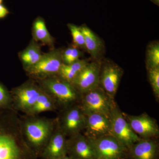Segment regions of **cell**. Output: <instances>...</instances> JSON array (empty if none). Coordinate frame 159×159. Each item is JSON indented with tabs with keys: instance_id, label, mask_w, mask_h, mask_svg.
Segmentation results:
<instances>
[{
	"instance_id": "6da1fadb",
	"label": "cell",
	"mask_w": 159,
	"mask_h": 159,
	"mask_svg": "<svg viewBox=\"0 0 159 159\" xmlns=\"http://www.w3.org/2000/svg\"><path fill=\"white\" fill-rule=\"evenodd\" d=\"M38 159L23 135L19 112L0 110V159Z\"/></svg>"
},
{
	"instance_id": "7a4b0ae2",
	"label": "cell",
	"mask_w": 159,
	"mask_h": 159,
	"mask_svg": "<svg viewBox=\"0 0 159 159\" xmlns=\"http://www.w3.org/2000/svg\"><path fill=\"white\" fill-rule=\"evenodd\" d=\"M22 131L26 142L39 158L51 139L56 120L38 116L20 115Z\"/></svg>"
},
{
	"instance_id": "3957f363",
	"label": "cell",
	"mask_w": 159,
	"mask_h": 159,
	"mask_svg": "<svg viewBox=\"0 0 159 159\" xmlns=\"http://www.w3.org/2000/svg\"><path fill=\"white\" fill-rule=\"evenodd\" d=\"M57 104L58 110L79 103L80 95L70 83L57 75L35 81Z\"/></svg>"
},
{
	"instance_id": "277c9868",
	"label": "cell",
	"mask_w": 159,
	"mask_h": 159,
	"mask_svg": "<svg viewBox=\"0 0 159 159\" xmlns=\"http://www.w3.org/2000/svg\"><path fill=\"white\" fill-rule=\"evenodd\" d=\"M79 104L84 115L96 113L107 116L117 106L100 87L80 95Z\"/></svg>"
},
{
	"instance_id": "5b68a950",
	"label": "cell",
	"mask_w": 159,
	"mask_h": 159,
	"mask_svg": "<svg viewBox=\"0 0 159 159\" xmlns=\"http://www.w3.org/2000/svg\"><path fill=\"white\" fill-rule=\"evenodd\" d=\"M62 50L52 49L43 54L39 62L25 71L29 79L34 81L57 75L62 65Z\"/></svg>"
},
{
	"instance_id": "8992f818",
	"label": "cell",
	"mask_w": 159,
	"mask_h": 159,
	"mask_svg": "<svg viewBox=\"0 0 159 159\" xmlns=\"http://www.w3.org/2000/svg\"><path fill=\"white\" fill-rule=\"evenodd\" d=\"M42 90L37 83L29 79L10 91L12 99V108L18 112L26 114L36 102Z\"/></svg>"
},
{
	"instance_id": "52a82bcc",
	"label": "cell",
	"mask_w": 159,
	"mask_h": 159,
	"mask_svg": "<svg viewBox=\"0 0 159 159\" xmlns=\"http://www.w3.org/2000/svg\"><path fill=\"white\" fill-rule=\"evenodd\" d=\"M56 119L60 128L66 137L80 133L85 128V115L79 103L60 110Z\"/></svg>"
},
{
	"instance_id": "ba28073f",
	"label": "cell",
	"mask_w": 159,
	"mask_h": 159,
	"mask_svg": "<svg viewBox=\"0 0 159 159\" xmlns=\"http://www.w3.org/2000/svg\"><path fill=\"white\" fill-rule=\"evenodd\" d=\"M89 140L93 149L95 159H124L126 158L127 148L111 135Z\"/></svg>"
},
{
	"instance_id": "9c48e42d",
	"label": "cell",
	"mask_w": 159,
	"mask_h": 159,
	"mask_svg": "<svg viewBox=\"0 0 159 159\" xmlns=\"http://www.w3.org/2000/svg\"><path fill=\"white\" fill-rule=\"evenodd\" d=\"M111 120V134L122 145L128 148L140 140L116 106L109 115Z\"/></svg>"
},
{
	"instance_id": "30bf717a",
	"label": "cell",
	"mask_w": 159,
	"mask_h": 159,
	"mask_svg": "<svg viewBox=\"0 0 159 159\" xmlns=\"http://www.w3.org/2000/svg\"><path fill=\"white\" fill-rule=\"evenodd\" d=\"M101 61L89 62L74 78L71 85L81 95L99 87Z\"/></svg>"
},
{
	"instance_id": "8fae6325",
	"label": "cell",
	"mask_w": 159,
	"mask_h": 159,
	"mask_svg": "<svg viewBox=\"0 0 159 159\" xmlns=\"http://www.w3.org/2000/svg\"><path fill=\"white\" fill-rule=\"evenodd\" d=\"M123 74L121 67L109 60L101 61L99 87L114 99Z\"/></svg>"
},
{
	"instance_id": "7c38bea8",
	"label": "cell",
	"mask_w": 159,
	"mask_h": 159,
	"mask_svg": "<svg viewBox=\"0 0 159 159\" xmlns=\"http://www.w3.org/2000/svg\"><path fill=\"white\" fill-rule=\"evenodd\" d=\"M132 129L141 139H151L159 134V128L157 121L146 114L131 116L122 113Z\"/></svg>"
},
{
	"instance_id": "4fadbf2b",
	"label": "cell",
	"mask_w": 159,
	"mask_h": 159,
	"mask_svg": "<svg viewBox=\"0 0 159 159\" xmlns=\"http://www.w3.org/2000/svg\"><path fill=\"white\" fill-rule=\"evenodd\" d=\"M84 135L89 139H96L111 134L109 116L92 113L86 114Z\"/></svg>"
},
{
	"instance_id": "5bb4252c",
	"label": "cell",
	"mask_w": 159,
	"mask_h": 159,
	"mask_svg": "<svg viewBox=\"0 0 159 159\" xmlns=\"http://www.w3.org/2000/svg\"><path fill=\"white\" fill-rule=\"evenodd\" d=\"M67 156L73 159H95L89 140L81 133L67 139Z\"/></svg>"
},
{
	"instance_id": "9a60e30c",
	"label": "cell",
	"mask_w": 159,
	"mask_h": 159,
	"mask_svg": "<svg viewBox=\"0 0 159 159\" xmlns=\"http://www.w3.org/2000/svg\"><path fill=\"white\" fill-rule=\"evenodd\" d=\"M55 120L54 132L40 156L41 159H60L67 156V137Z\"/></svg>"
},
{
	"instance_id": "2e32d148",
	"label": "cell",
	"mask_w": 159,
	"mask_h": 159,
	"mask_svg": "<svg viewBox=\"0 0 159 159\" xmlns=\"http://www.w3.org/2000/svg\"><path fill=\"white\" fill-rule=\"evenodd\" d=\"M159 144L154 139H140L127 148L128 159H158Z\"/></svg>"
},
{
	"instance_id": "e0dca14e",
	"label": "cell",
	"mask_w": 159,
	"mask_h": 159,
	"mask_svg": "<svg viewBox=\"0 0 159 159\" xmlns=\"http://www.w3.org/2000/svg\"><path fill=\"white\" fill-rule=\"evenodd\" d=\"M84 38L86 51L93 60H99L102 55L103 45L101 40L88 26H80Z\"/></svg>"
},
{
	"instance_id": "ac0fdd59",
	"label": "cell",
	"mask_w": 159,
	"mask_h": 159,
	"mask_svg": "<svg viewBox=\"0 0 159 159\" xmlns=\"http://www.w3.org/2000/svg\"><path fill=\"white\" fill-rule=\"evenodd\" d=\"M43 54L40 45L32 39L27 48L19 54L24 70L26 71L35 65L40 60Z\"/></svg>"
},
{
	"instance_id": "d6986e66",
	"label": "cell",
	"mask_w": 159,
	"mask_h": 159,
	"mask_svg": "<svg viewBox=\"0 0 159 159\" xmlns=\"http://www.w3.org/2000/svg\"><path fill=\"white\" fill-rule=\"evenodd\" d=\"M32 39L40 42L44 45L48 46L51 49H54L55 40L46 27L45 22L42 17L35 19L32 25Z\"/></svg>"
},
{
	"instance_id": "ffe728a7",
	"label": "cell",
	"mask_w": 159,
	"mask_h": 159,
	"mask_svg": "<svg viewBox=\"0 0 159 159\" xmlns=\"http://www.w3.org/2000/svg\"><path fill=\"white\" fill-rule=\"evenodd\" d=\"M58 110L57 104L48 95L42 90L31 109L25 115L38 116L42 112Z\"/></svg>"
},
{
	"instance_id": "44dd1931",
	"label": "cell",
	"mask_w": 159,
	"mask_h": 159,
	"mask_svg": "<svg viewBox=\"0 0 159 159\" xmlns=\"http://www.w3.org/2000/svg\"><path fill=\"white\" fill-rule=\"evenodd\" d=\"M89 62L88 60L80 59L70 64H63L57 76L71 84L74 78Z\"/></svg>"
},
{
	"instance_id": "7402d4cb",
	"label": "cell",
	"mask_w": 159,
	"mask_h": 159,
	"mask_svg": "<svg viewBox=\"0 0 159 159\" xmlns=\"http://www.w3.org/2000/svg\"><path fill=\"white\" fill-rule=\"evenodd\" d=\"M146 69L155 68L159 67V43L153 41L149 43L147 46L146 52Z\"/></svg>"
},
{
	"instance_id": "603a6c76",
	"label": "cell",
	"mask_w": 159,
	"mask_h": 159,
	"mask_svg": "<svg viewBox=\"0 0 159 159\" xmlns=\"http://www.w3.org/2000/svg\"><path fill=\"white\" fill-rule=\"evenodd\" d=\"M83 55L80 49L72 45L64 50H62L61 57L63 63L68 65L77 61Z\"/></svg>"
},
{
	"instance_id": "cb8c5ba5",
	"label": "cell",
	"mask_w": 159,
	"mask_h": 159,
	"mask_svg": "<svg viewBox=\"0 0 159 159\" xmlns=\"http://www.w3.org/2000/svg\"><path fill=\"white\" fill-rule=\"evenodd\" d=\"M67 26L73 37V45L80 50L86 51L84 36L80 27L73 24H68Z\"/></svg>"
},
{
	"instance_id": "d4e9b609",
	"label": "cell",
	"mask_w": 159,
	"mask_h": 159,
	"mask_svg": "<svg viewBox=\"0 0 159 159\" xmlns=\"http://www.w3.org/2000/svg\"><path fill=\"white\" fill-rule=\"evenodd\" d=\"M10 109H13L10 91L0 82V110Z\"/></svg>"
},
{
	"instance_id": "484cf974",
	"label": "cell",
	"mask_w": 159,
	"mask_h": 159,
	"mask_svg": "<svg viewBox=\"0 0 159 159\" xmlns=\"http://www.w3.org/2000/svg\"><path fill=\"white\" fill-rule=\"evenodd\" d=\"M148 71V80L150 82L155 97L159 99V67L149 69Z\"/></svg>"
},
{
	"instance_id": "4316f807",
	"label": "cell",
	"mask_w": 159,
	"mask_h": 159,
	"mask_svg": "<svg viewBox=\"0 0 159 159\" xmlns=\"http://www.w3.org/2000/svg\"><path fill=\"white\" fill-rule=\"evenodd\" d=\"M9 13L10 12L6 6L0 4V19L6 17Z\"/></svg>"
},
{
	"instance_id": "83f0119b",
	"label": "cell",
	"mask_w": 159,
	"mask_h": 159,
	"mask_svg": "<svg viewBox=\"0 0 159 159\" xmlns=\"http://www.w3.org/2000/svg\"><path fill=\"white\" fill-rule=\"evenodd\" d=\"M150 1L157 6H159V0H150Z\"/></svg>"
},
{
	"instance_id": "f1b7e54d",
	"label": "cell",
	"mask_w": 159,
	"mask_h": 159,
	"mask_svg": "<svg viewBox=\"0 0 159 159\" xmlns=\"http://www.w3.org/2000/svg\"><path fill=\"white\" fill-rule=\"evenodd\" d=\"M60 159H73L71 158L70 157L68 156H66Z\"/></svg>"
},
{
	"instance_id": "f546056e",
	"label": "cell",
	"mask_w": 159,
	"mask_h": 159,
	"mask_svg": "<svg viewBox=\"0 0 159 159\" xmlns=\"http://www.w3.org/2000/svg\"><path fill=\"white\" fill-rule=\"evenodd\" d=\"M3 0H0V4H2Z\"/></svg>"
}]
</instances>
